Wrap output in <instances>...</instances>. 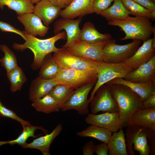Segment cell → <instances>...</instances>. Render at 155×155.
Instances as JSON below:
<instances>
[{
    "label": "cell",
    "instance_id": "cell-40",
    "mask_svg": "<svg viewBox=\"0 0 155 155\" xmlns=\"http://www.w3.org/2000/svg\"><path fill=\"white\" fill-rule=\"evenodd\" d=\"M148 143L149 144L151 154H155V131L152 130L148 137Z\"/></svg>",
    "mask_w": 155,
    "mask_h": 155
},
{
    "label": "cell",
    "instance_id": "cell-46",
    "mask_svg": "<svg viewBox=\"0 0 155 155\" xmlns=\"http://www.w3.org/2000/svg\"><path fill=\"white\" fill-rule=\"evenodd\" d=\"M151 0L152 1L155 3V0Z\"/></svg>",
    "mask_w": 155,
    "mask_h": 155
},
{
    "label": "cell",
    "instance_id": "cell-33",
    "mask_svg": "<svg viewBox=\"0 0 155 155\" xmlns=\"http://www.w3.org/2000/svg\"><path fill=\"white\" fill-rule=\"evenodd\" d=\"M23 127V130L21 134L16 139L9 141V144L11 145L17 144L23 148L27 143L26 141L29 137H32L34 138L39 136V135L36 136L34 135L35 132L36 130L40 129L46 134L49 132L42 126H35L30 124Z\"/></svg>",
    "mask_w": 155,
    "mask_h": 155
},
{
    "label": "cell",
    "instance_id": "cell-41",
    "mask_svg": "<svg viewBox=\"0 0 155 155\" xmlns=\"http://www.w3.org/2000/svg\"><path fill=\"white\" fill-rule=\"evenodd\" d=\"M133 0L151 11H155V3L150 0Z\"/></svg>",
    "mask_w": 155,
    "mask_h": 155
},
{
    "label": "cell",
    "instance_id": "cell-29",
    "mask_svg": "<svg viewBox=\"0 0 155 155\" xmlns=\"http://www.w3.org/2000/svg\"><path fill=\"white\" fill-rule=\"evenodd\" d=\"M40 68L38 77L44 79H54L60 69L53 60L51 53L45 57Z\"/></svg>",
    "mask_w": 155,
    "mask_h": 155
},
{
    "label": "cell",
    "instance_id": "cell-6",
    "mask_svg": "<svg viewBox=\"0 0 155 155\" xmlns=\"http://www.w3.org/2000/svg\"><path fill=\"white\" fill-rule=\"evenodd\" d=\"M97 67V79L88 99L90 103L97 90L102 86L114 79L124 78L132 71L123 63H113L94 61Z\"/></svg>",
    "mask_w": 155,
    "mask_h": 155
},
{
    "label": "cell",
    "instance_id": "cell-15",
    "mask_svg": "<svg viewBox=\"0 0 155 155\" xmlns=\"http://www.w3.org/2000/svg\"><path fill=\"white\" fill-rule=\"evenodd\" d=\"M123 79L135 83L155 82V55L146 63L129 72Z\"/></svg>",
    "mask_w": 155,
    "mask_h": 155
},
{
    "label": "cell",
    "instance_id": "cell-11",
    "mask_svg": "<svg viewBox=\"0 0 155 155\" xmlns=\"http://www.w3.org/2000/svg\"><path fill=\"white\" fill-rule=\"evenodd\" d=\"M90 103L92 114H96L100 111L109 113L119 112L117 102L106 84L97 90Z\"/></svg>",
    "mask_w": 155,
    "mask_h": 155
},
{
    "label": "cell",
    "instance_id": "cell-35",
    "mask_svg": "<svg viewBox=\"0 0 155 155\" xmlns=\"http://www.w3.org/2000/svg\"><path fill=\"white\" fill-rule=\"evenodd\" d=\"M0 117L9 118L20 123L22 127L30 124V122L25 121L19 117L12 110L6 108L0 100Z\"/></svg>",
    "mask_w": 155,
    "mask_h": 155
},
{
    "label": "cell",
    "instance_id": "cell-44",
    "mask_svg": "<svg viewBox=\"0 0 155 155\" xmlns=\"http://www.w3.org/2000/svg\"><path fill=\"white\" fill-rule=\"evenodd\" d=\"M9 142V141H0V146L2 145H3L5 144H8Z\"/></svg>",
    "mask_w": 155,
    "mask_h": 155
},
{
    "label": "cell",
    "instance_id": "cell-9",
    "mask_svg": "<svg viewBox=\"0 0 155 155\" xmlns=\"http://www.w3.org/2000/svg\"><path fill=\"white\" fill-rule=\"evenodd\" d=\"M90 44L78 40L65 46L64 50L75 56L95 61H103L104 46L108 41Z\"/></svg>",
    "mask_w": 155,
    "mask_h": 155
},
{
    "label": "cell",
    "instance_id": "cell-4",
    "mask_svg": "<svg viewBox=\"0 0 155 155\" xmlns=\"http://www.w3.org/2000/svg\"><path fill=\"white\" fill-rule=\"evenodd\" d=\"M127 127L125 135L128 154L134 155V150L140 155H150V151L147 138L151 129L131 124Z\"/></svg>",
    "mask_w": 155,
    "mask_h": 155
},
{
    "label": "cell",
    "instance_id": "cell-10",
    "mask_svg": "<svg viewBox=\"0 0 155 155\" xmlns=\"http://www.w3.org/2000/svg\"><path fill=\"white\" fill-rule=\"evenodd\" d=\"M96 81L89 83L75 89L68 100L61 108L63 111L76 110L80 115L89 113L88 94L95 85Z\"/></svg>",
    "mask_w": 155,
    "mask_h": 155
},
{
    "label": "cell",
    "instance_id": "cell-8",
    "mask_svg": "<svg viewBox=\"0 0 155 155\" xmlns=\"http://www.w3.org/2000/svg\"><path fill=\"white\" fill-rule=\"evenodd\" d=\"M52 57L60 69L97 71L94 60L71 55L62 48L54 52Z\"/></svg>",
    "mask_w": 155,
    "mask_h": 155
},
{
    "label": "cell",
    "instance_id": "cell-18",
    "mask_svg": "<svg viewBox=\"0 0 155 155\" xmlns=\"http://www.w3.org/2000/svg\"><path fill=\"white\" fill-rule=\"evenodd\" d=\"M94 0H73L67 7L61 10L62 18L74 19L93 13L92 4Z\"/></svg>",
    "mask_w": 155,
    "mask_h": 155
},
{
    "label": "cell",
    "instance_id": "cell-17",
    "mask_svg": "<svg viewBox=\"0 0 155 155\" xmlns=\"http://www.w3.org/2000/svg\"><path fill=\"white\" fill-rule=\"evenodd\" d=\"M36 4L33 13L42 21L46 26H48L60 16L61 7L54 4L48 0H41Z\"/></svg>",
    "mask_w": 155,
    "mask_h": 155
},
{
    "label": "cell",
    "instance_id": "cell-2",
    "mask_svg": "<svg viewBox=\"0 0 155 155\" xmlns=\"http://www.w3.org/2000/svg\"><path fill=\"white\" fill-rule=\"evenodd\" d=\"M116 101L122 127H127L131 115L141 109L142 102L140 97L128 87L117 84H106Z\"/></svg>",
    "mask_w": 155,
    "mask_h": 155
},
{
    "label": "cell",
    "instance_id": "cell-21",
    "mask_svg": "<svg viewBox=\"0 0 155 155\" xmlns=\"http://www.w3.org/2000/svg\"><path fill=\"white\" fill-rule=\"evenodd\" d=\"M61 84L55 79H44L38 76L32 81L29 90V97L34 101L48 94L56 85Z\"/></svg>",
    "mask_w": 155,
    "mask_h": 155
},
{
    "label": "cell",
    "instance_id": "cell-31",
    "mask_svg": "<svg viewBox=\"0 0 155 155\" xmlns=\"http://www.w3.org/2000/svg\"><path fill=\"white\" fill-rule=\"evenodd\" d=\"M125 8L130 12V15L135 16L143 17L154 20L155 11H151L133 0H122Z\"/></svg>",
    "mask_w": 155,
    "mask_h": 155
},
{
    "label": "cell",
    "instance_id": "cell-16",
    "mask_svg": "<svg viewBox=\"0 0 155 155\" xmlns=\"http://www.w3.org/2000/svg\"><path fill=\"white\" fill-rule=\"evenodd\" d=\"M28 34L42 37L47 33L49 28L44 25L40 19L33 13H24L17 16Z\"/></svg>",
    "mask_w": 155,
    "mask_h": 155
},
{
    "label": "cell",
    "instance_id": "cell-28",
    "mask_svg": "<svg viewBox=\"0 0 155 155\" xmlns=\"http://www.w3.org/2000/svg\"><path fill=\"white\" fill-rule=\"evenodd\" d=\"M112 133L111 131L106 129L90 125L85 129L78 132L77 134L81 137L93 138L107 144Z\"/></svg>",
    "mask_w": 155,
    "mask_h": 155
},
{
    "label": "cell",
    "instance_id": "cell-45",
    "mask_svg": "<svg viewBox=\"0 0 155 155\" xmlns=\"http://www.w3.org/2000/svg\"><path fill=\"white\" fill-rule=\"evenodd\" d=\"M41 0H30L31 2L33 4H36Z\"/></svg>",
    "mask_w": 155,
    "mask_h": 155
},
{
    "label": "cell",
    "instance_id": "cell-24",
    "mask_svg": "<svg viewBox=\"0 0 155 155\" xmlns=\"http://www.w3.org/2000/svg\"><path fill=\"white\" fill-rule=\"evenodd\" d=\"M122 128L113 133L107 144L109 155H128L125 134Z\"/></svg>",
    "mask_w": 155,
    "mask_h": 155
},
{
    "label": "cell",
    "instance_id": "cell-12",
    "mask_svg": "<svg viewBox=\"0 0 155 155\" xmlns=\"http://www.w3.org/2000/svg\"><path fill=\"white\" fill-rule=\"evenodd\" d=\"M85 121L88 124L104 128L112 133L117 132L123 128L118 112H106L97 115L89 113Z\"/></svg>",
    "mask_w": 155,
    "mask_h": 155
},
{
    "label": "cell",
    "instance_id": "cell-1",
    "mask_svg": "<svg viewBox=\"0 0 155 155\" xmlns=\"http://www.w3.org/2000/svg\"><path fill=\"white\" fill-rule=\"evenodd\" d=\"M26 38L25 42L22 44H13V48L23 51L26 49H30L34 55V59L31 67L34 70L40 68L45 57L48 54L55 52L60 48H57L55 42L61 39H65L67 37L66 32L63 31L55 36L46 39H40L27 33L23 31Z\"/></svg>",
    "mask_w": 155,
    "mask_h": 155
},
{
    "label": "cell",
    "instance_id": "cell-5",
    "mask_svg": "<svg viewBox=\"0 0 155 155\" xmlns=\"http://www.w3.org/2000/svg\"><path fill=\"white\" fill-rule=\"evenodd\" d=\"M141 41L133 40L127 44L120 45L116 44L115 40H110L103 49V61L109 63H123L135 53Z\"/></svg>",
    "mask_w": 155,
    "mask_h": 155
},
{
    "label": "cell",
    "instance_id": "cell-20",
    "mask_svg": "<svg viewBox=\"0 0 155 155\" xmlns=\"http://www.w3.org/2000/svg\"><path fill=\"white\" fill-rule=\"evenodd\" d=\"M62 129V125L58 124L50 133L37 138L30 143H27L23 148L37 149L41 152L42 155H50L49 150L51 144Z\"/></svg>",
    "mask_w": 155,
    "mask_h": 155
},
{
    "label": "cell",
    "instance_id": "cell-36",
    "mask_svg": "<svg viewBox=\"0 0 155 155\" xmlns=\"http://www.w3.org/2000/svg\"><path fill=\"white\" fill-rule=\"evenodd\" d=\"M114 0H94L92 4V11L98 14L107 9Z\"/></svg>",
    "mask_w": 155,
    "mask_h": 155
},
{
    "label": "cell",
    "instance_id": "cell-39",
    "mask_svg": "<svg viewBox=\"0 0 155 155\" xmlns=\"http://www.w3.org/2000/svg\"><path fill=\"white\" fill-rule=\"evenodd\" d=\"M95 144L92 141L86 143L82 147L83 155H92L94 153Z\"/></svg>",
    "mask_w": 155,
    "mask_h": 155
},
{
    "label": "cell",
    "instance_id": "cell-32",
    "mask_svg": "<svg viewBox=\"0 0 155 155\" xmlns=\"http://www.w3.org/2000/svg\"><path fill=\"white\" fill-rule=\"evenodd\" d=\"M10 83V90L12 92L20 90L27 78L22 69L18 66L7 73Z\"/></svg>",
    "mask_w": 155,
    "mask_h": 155
},
{
    "label": "cell",
    "instance_id": "cell-42",
    "mask_svg": "<svg viewBox=\"0 0 155 155\" xmlns=\"http://www.w3.org/2000/svg\"><path fill=\"white\" fill-rule=\"evenodd\" d=\"M154 107H155V93L142 102L141 109Z\"/></svg>",
    "mask_w": 155,
    "mask_h": 155
},
{
    "label": "cell",
    "instance_id": "cell-14",
    "mask_svg": "<svg viewBox=\"0 0 155 155\" xmlns=\"http://www.w3.org/2000/svg\"><path fill=\"white\" fill-rule=\"evenodd\" d=\"M82 20V17H79L76 20L62 18L58 19L54 23L53 32L55 35L60 32L63 29L65 31L67 41L63 46L79 40L81 31L79 26Z\"/></svg>",
    "mask_w": 155,
    "mask_h": 155
},
{
    "label": "cell",
    "instance_id": "cell-19",
    "mask_svg": "<svg viewBox=\"0 0 155 155\" xmlns=\"http://www.w3.org/2000/svg\"><path fill=\"white\" fill-rule=\"evenodd\" d=\"M129 124L155 131V107L137 110L131 115Z\"/></svg>",
    "mask_w": 155,
    "mask_h": 155
},
{
    "label": "cell",
    "instance_id": "cell-23",
    "mask_svg": "<svg viewBox=\"0 0 155 155\" xmlns=\"http://www.w3.org/2000/svg\"><path fill=\"white\" fill-rule=\"evenodd\" d=\"M112 39L108 33L102 34L96 29L94 24L88 21L86 22L81 30L79 40L90 44H96L109 41Z\"/></svg>",
    "mask_w": 155,
    "mask_h": 155
},
{
    "label": "cell",
    "instance_id": "cell-22",
    "mask_svg": "<svg viewBox=\"0 0 155 155\" xmlns=\"http://www.w3.org/2000/svg\"><path fill=\"white\" fill-rule=\"evenodd\" d=\"M107 83L121 84L128 87L140 97L142 102L155 93V82L135 83L127 81L123 78H118Z\"/></svg>",
    "mask_w": 155,
    "mask_h": 155
},
{
    "label": "cell",
    "instance_id": "cell-38",
    "mask_svg": "<svg viewBox=\"0 0 155 155\" xmlns=\"http://www.w3.org/2000/svg\"><path fill=\"white\" fill-rule=\"evenodd\" d=\"M108 151L107 144L104 143L95 146L94 152L97 155H107Z\"/></svg>",
    "mask_w": 155,
    "mask_h": 155
},
{
    "label": "cell",
    "instance_id": "cell-3",
    "mask_svg": "<svg viewBox=\"0 0 155 155\" xmlns=\"http://www.w3.org/2000/svg\"><path fill=\"white\" fill-rule=\"evenodd\" d=\"M108 24L117 26L124 32L125 36L121 39V40L131 39L146 41L151 38L155 29L150 19L143 17L129 16L123 20H109Z\"/></svg>",
    "mask_w": 155,
    "mask_h": 155
},
{
    "label": "cell",
    "instance_id": "cell-34",
    "mask_svg": "<svg viewBox=\"0 0 155 155\" xmlns=\"http://www.w3.org/2000/svg\"><path fill=\"white\" fill-rule=\"evenodd\" d=\"M0 49L4 53V56L0 59L1 64L7 73L18 66L17 59L14 53L7 45L1 44Z\"/></svg>",
    "mask_w": 155,
    "mask_h": 155
},
{
    "label": "cell",
    "instance_id": "cell-7",
    "mask_svg": "<svg viewBox=\"0 0 155 155\" xmlns=\"http://www.w3.org/2000/svg\"><path fill=\"white\" fill-rule=\"evenodd\" d=\"M54 79L61 84L75 90L97 81V72L96 71L60 69Z\"/></svg>",
    "mask_w": 155,
    "mask_h": 155
},
{
    "label": "cell",
    "instance_id": "cell-26",
    "mask_svg": "<svg viewBox=\"0 0 155 155\" xmlns=\"http://www.w3.org/2000/svg\"><path fill=\"white\" fill-rule=\"evenodd\" d=\"M5 6L16 11L18 16L33 13L34 6L30 0H0V8Z\"/></svg>",
    "mask_w": 155,
    "mask_h": 155
},
{
    "label": "cell",
    "instance_id": "cell-13",
    "mask_svg": "<svg viewBox=\"0 0 155 155\" xmlns=\"http://www.w3.org/2000/svg\"><path fill=\"white\" fill-rule=\"evenodd\" d=\"M153 38L143 41L135 53L123 63L127 67L133 71L150 61L155 55V48L152 46Z\"/></svg>",
    "mask_w": 155,
    "mask_h": 155
},
{
    "label": "cell",
    "instance_id": "cell-37",
    "mask_svg": "<svg viewBox=\"0 0 155 155\" xmlns=\"http://www.w3.org/2000/svg\"><path fill=\"white\" fill-rule=\"evenodd\" d=\"M0 30L3 32L14 33L21 36L25 40L26 38L23 31L16 29L10 24L0 20Z\"/></svg>",
    "mask_w": 155,
    "mask_h": 155
},
{
    "label": "cell",
    "instance_id": "cell-30",
    "mask_svg": "<svg viewBox=\"0 0 155 155\" xmlns=\"http://www.w3.org/2000/svg\"><path fill=\"white\" fill-rule=\"evenodd\" d=\"M74 90L66 85L60 84L55 86L49 93L61 108L68 100Z\"/></svg>",
    "mask_w": 155,
    "mask_h": 155
},
{
    "label": "cell",
    "instance_id": "cell-25",
    "mask_svg": "<svg viewBox=\"0 0 155 155\" xmlns=\"http://www.w3.org/2000/svg\"><path fill=\"white\" fill-rule=\"evenodd\" d=\"M113 4L100 15L108 21L111 20H123L130 15L125 8L122 0H114Z\"/></svg>",
    "mask_w": 155,
    "mask_h": 155
},
{
    "label": "cell",
    "instance_id": "cell-43",
    "mask_svg": "<svg viewBox=\"0 0 155 155\" xmlns=\"http://www.w3.org/2000/svg\"><path fill=\"white\" fill-rule=\"evenodd\" d=\"M52 3L60 7L61 8H65L69 5L73 0H48Z\"/></svg>",
    "mask_w": 155,
    "mask_h": 155
},
{
    "label": "cell",
    "instance_id": "cell-27",
    "mask_svg": "<svg viewBox=\"0 0 155 155\" xmlns=\"http://www.w3.org/2000/svg\"><path fill=\"white\" fill-rule=\"evenodd\" d=\"M31 106L38 112L47 114L61 110L60 106L49 93L32 101Z\"/></svg>",
    "mask_w": 155,
    "mask_h": 155
}]
</instances>
